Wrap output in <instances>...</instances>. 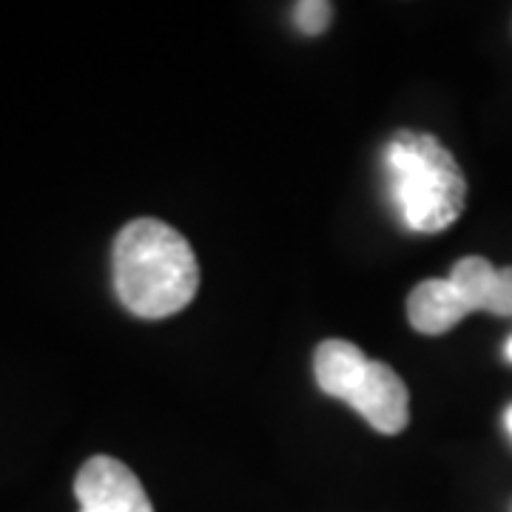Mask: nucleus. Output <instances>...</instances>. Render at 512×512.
<instances>
[{
    "instance_id": "7ed1b4c3",
    "label": "nucleus",
    "mask_w": 512,
    "mask_h": 512,
    "mask_svg": "<svg viewBox=\"0 0 512 512\" xmlns=\"http://www.w3.org/2000/svg\"><path fill=\"white\" fill-rule=\"evenodd\" d=\"M80 512H154L140 478L111 456L89 458L74 478Z\"/></svg>"
},
{
    "instance_id": "9d476101",
    "label": "nucleus",
    "mask_w": 512,
    "mask_h": 512,
    "mask_svg": "<svg viewBox=\"0 0 512 512\" xmlns=\"http://www.w3.org/2000/svg\"><path fill=\"white\" fill-rule=\"evenodd\" d=\"M504 424H507V430H510V436H512V404L507 407V416H504Z\"/></svg>"
},
{
    "instance_id": "6e6552de",
    "label": "nucleus",
    "mask_w": 512,
    "mask_h": 512,
    "mask_svg": "<svg viewBox=\"0 0 512 512\" xmlns=\"http://www.w3.org/2000/svg\"><path fill=\"white\" fill-rule=\"evenodd\" d=\"M330 18H333V6L328 0H302L296 6V26L305 35H322L328 29Z\"/></svg>"
},
{
    "instance_id": "20e7f679",
    "label": "nucleus",
    "mask_w": 512,
    "mask_h": 512,
    "mask_svg": "<svg viewBox=\"0 0 512 512\" xmlns=\"http://www.w3.org/2000/svg\"><path fill=\"white\" fill-rule=\"evenodd\" d=\"M350 407H356L370 427L384 436L402 433L410 421V393L399 379V373L384 362L367 365L359 387L348 396Z\"/></svg>"
},
{
    "instance_id": "39448f33",
    "label": "nucleus",
    "mask_w": 512,
    "mask_h": 512,
    "mask_svg": "<svg viewBox=\"0 0 512 512\" xmlns=\"http://www.w3.org/2000/svg\"><path fill=\"white\" fill-rule=\"evenodd\" d=\"M470 316L450 279H424L407 296V319L424 336H441Z\"/></svg>"
},
{
    "instance_id": "9b49d317",
    "label": "nucleus",
    "mask_w": 512,
    "mask_h": 512,
    "mask_svg": "<svg viewBox=\"0 0 512 512\" xmlns=\"http://www.w3.org/2000/svg\"><path fill=\"white\" fill-rule=\"evenodd\" d=\"M504 353H507V359H510V362H512V339H510V342H507V350H504Z\"/></svg>"
},
{
    "instance_id": "f03ea898",
    "label": "nucleus",
    "mask_w": 512,
    "mask_h": 512,
    "mask_svg": "<svg viewBox=\"0 0 512 512\" xmlns=\"http://www.w3.org/2000/svg\"><path fill=\"white\" fill-rule=\"evenodd\" d=\"M390 194L410 231L439 234L461 217L467 180L439 137L399 131L384 151Z\"/></svg>"
},
{
    "instance_id": "f257e3e1",
    "label": "nucleus",
    "mask_w": 512,
    "mask_h": 512,
    "mask_svg": "<svg viewBox=\"0 0 512 512\" xmlns=\"http://www.w3.org/2000/svg\"><path fill=\"white\" fill-rule=\"evenodd\" d=\"M114 291L143 319L180 313L200 288V265L188 239L151 217L128 222L114 239Z\"/></svg>"
},
{
    "instance_id": "1a4fd4ad",
    "label": "nucleus",
    "mask_w": 512,
    "mask_h": 512,
    "mask_svg": "<svg viewBox=\"0 0 512 512\" xmlns=\"http://www.w3.org/2000/svg\"><path fill=\"white\" fill-rule=\"evenodd\" d=\"M490 313H495V316H512V265L498 268V282H495Z\"/></svg>"
},
{
    "instance_id": "423d86ee",
    "label": "nucleus",
    "mask_w": 512,
    "mask_h": 512,
    "mask_svg": "<svg viewBox=\"0 0 512 512\" xmlns=\"http://www.w3.org/2000/svg\"><path fill=\"white\" fill-rule=\"evenodd\" d=\"M367 359L362 350L356 348L353 342L345 339H328L316 348L313 356V373H316V384L333 396V399H342L348 402V396L359 387L362 376H365Z\"/></svg>"
},
{
    "instance_id": "0eeeda50",
    "label": "nucleus",
    "mask_w": 512,
    "mask_h": 512,
    "mask_svg": "<svg viewBox=\"0 0 512 512\" xmlns=\"http://www.w3.org/2000/svg\"><path fill=\"white\" fill-rule=\"evenodd\" d=\"M447 279L453 282V288L464 299V305L470 308V313H490L495 282H498V268L490 259H484V256H464V259H458L456 265H453V271H450Z\"/></svg>"
}]
</instances>
